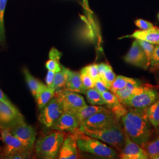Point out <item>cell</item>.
Wrapping results in <instances>:
<instances>
[{
    "label": "cell",
    "instance_id": "277c9868",
    "mask_svg": "<svg viewBox=\"0 0 159 159\" xmlns=\"http://www.w3.org/2000/svg\"><path fill=\"white\" fill-rule=\"evenodd\" d=\"M79 129L86 134L101 140L116 148L119 153L124 147L125 132L119 123L98 129H89L80 125Z\"/></svg>",
    "mask_w": 159,
    "mask_h": 159
},
{
    "label": "cell",
    "instance_id": "f35d334b",
    "mask_svg": "<svg viewBox=\"0 0 159 159\" xmlns=\"http://www.w3.org/2000/svg\"><path fill=\"white\" fill-rule=\"evenodd\" d=\"M56 74V72L51 71V70H48V73L47 74L46 78V85L48 87H50L51 85V84L53 82V80L54 79V76Z\"/></svg>",
    "mask_w": 159,
    "mask_h": 159
},
{
    "label": "cell",
    "instance_id": "74e56055",
    "mask_svg": "<svg viewBox=\"0 0 159 159\" xmlns=\"http://www.w3.org/2000/svg\"><path fill=\"white\" fill-rule=\"evenodd\" d=\"M62 56V54L61 52L58 51L56 48H52L49 52V58L51 60H54L56 61L60 62V58Z\"/></svg>",
    "mask_w": 159,
    "mask_h": 159
},
{
    "label": "cell",
    "instance_id": "e575fe53",
    "mask_svg": "<svg viewBox=\"0 0 159 159\" xmlns=\"http://www.w3.org/2000/svg\"><path fill=\"white\" fill-rule=\"evenodd\" d=\"M46 67L48 70H51L57 73L62 69L63 66L60 64V62L50 59L46 62Z\"/></svg>",
    "mask_w": 159,
    "mask_h": 159
},
{
    "label": "cell",
    "instance_id": "7bdbcfd3",
    "mask_svg": "<svg viewBox=\"0 0 159 159\" xmlns=\"http://www.w3.org/2000/svg\"><path fill=\"white\" fill-rule=\"evenodd\" d=\"M153 159H159V154L157 155V156H156L154 157Z\"/></svg>",
    "mask_w": 159,
    "mask_h": 159
},
{
    "label": "cell",
    "instance_id": "6da1fadb",
    "mask_svg": "<svg viewBox=\"0 0 159 159\" xmlns=\"http://www.w3.org/2000/svg\"><path fill=\"white\" fill-rule=\"evenodd\" d=\"M146 110L132 108L121 118L125 132L142 148L150 140L152 134Z\"/></svg>",
    "mask_w": 159,
    "mask_h": 159
},
{
    "label": "cell",
    "instance_id": "ab89813d",
    "mask_svg": "<svg viewBox=\"0 0 159 159\" xmlns=\"http://www.w3.org/2000/svg\"><path fill=\"white\" fill-rule=\"evenodd\" d=\"M108 65L109 64H108L104 63H100L98 64V73L100 78H102L105 71L108 67Z\"/></svg>",
    "mask_w": 159,
    "mask_h": 159
},
{
    "label": "cell",
    "instance_id": "484cf974",
    "mask_svg": "<svg viewBox=\"0 0 159 159\" xmlns=\"http://www.w3.org/2000/svg\"><path fill=\"white\" fill-rule=\"evenodd\" d=\"M143 148H144L148 155L149 159L154 157L159 154V135L153 140L148 142Z\"/></svg>",
    "mask_w": 159,
    "mask_h": 159
},
{
    "label": "cell",
    "instance_id": "7a4b0ae2",
    "mask_svg": "<svg viewBox=\"0 0 159 159\" xmlns=\"http://www.w3.org/2000/svg\"><path fill=\"white\" fill-rule=\"evenodd\" d=\"M50 130L40 137L34 144L35 153L40 159H56L66 137L64 131Z\"/></svg>",
    "mask_w": 159,
    "mask_h": 159
},
{
    "label": "cell",
    "instance_id": "d4e9b609",
    "mask_svg": "<svg viewBox=\"0 0 159 159\" xmlns=\"http://www.w3.org/2000/svg\"><path fill=\"white\" fill-rule=\"evenodd\" d=\"M23 73L24 74V77L27 85L29 86V89L31 91L32 95L35 97L41 84V82L34 77L27 68L23 69Z\"/></svg>",
    "mask_w": 159,
    "mask_h": 159
},
{
    "label": "cell",
    "instance_id": "9c48e42d",
    "mask_svg": "<svg viewBox=\"0 0 159 159\" xmlns=\"http://www.w3.org/2000/svg\"><path fill=\"white\" fill-rule=\"evenodd\" d=\"M54 96H57L62 102L64 111L75 113L87 105L84 97L76 92L62 89L55 91Z\"/></svg>",
    "mask_w": 159,
    "mask_h": 159
},
{
    "label": "cell",
    "instance_id": "b9f144b4",
    "mask_svg": "<svg viewBox=\"0 0 159 159\" xmlns=\"http://www.w3.org/2000/svg\"><path fill=\"white\" fill-rule=\"evenodd\" d=\"M83 3H84V5L87 8H89V5H88V0H83Z\"/></svg>",
    "mask_w": 159,
    "mask_h": 159
},
{
    "label": "cell",
    "instance_id": "4fadbf2b",
    "mask_svg": "<svg viewBox=\"0 0 159 159\" xmlns=\"http://www.w3.org/2000/svg\"><path fill=\"white\" fill-rule=\"evenodd\" d=\"M80 121L74 112L64 111L63 114L51 126L50 130L73 132L79 128Z\"/></svg>",
    "mask_w": 159,
    "mask_h": 159
},
{
    "label": "cell",
    "instance_id": "ba28073f",
    "mask_svg": "<svg viewBox=\"0 0 159 159\" xmlns=\"http://www.w3.org/2000/svg\"><path fill=\"white\" fill-rule=\"evenodd\" d=\"M119 123V119L108 108L93 115L80 125L89 129H102Z\"/></svg>",
    "mask_w": 159,
    "mask_h": 159
},
{
    "label": "cell",
    "instance_id": "7c38bea8",
    "mask_svg": "<svg viewBox=\"0 0 159 159\" xmlns=\"http://www.w3.org/2000/svg\"><path fill=\"white\" fill-rule=\"evenodd\" d=\"M122 159H148V155L146 150L134 142L125 133L124 147L119 154Z\"/></svg>",
    "mask_w": 159,
    "mask_h": 159
},
{
    "label": "cell",
    "instance_id": "603a6c76",
    "mask_svg": "<svg viewBox=\"0 0 159 159\" xmlns=\"http://www.w3.org/2000/svg\"><path fill=\"white\" fill-rule=\"evenodd\" d=\"M146 113L151 125L156 128L159 127V99L148 107Z\"/></svg>",
    "mask_w": 159,
    "mask_h": 159
},
{
    "label": "cell",
    "instance_id": "83f0119b",
    "mask_svg": "<svg viewBox=\"0 0 159 159\" xmlns=\"http://www.w3.org/2000/svg\"><path fill=\"white\" fill-rule=\"evenodd\" d=\"M137 40V42L139 43V44H140V46H141V47L142 48L144 52V53L147 57V58H148L149 66H150V60H151V58L153 56L156 45L153 44H152L150 43L147 42V41H142V40Z\"/></svg>",
    "mask_w": 159,
    "mask_h": 159
},
{
    "label": "cell",
    "instance_id": "5b68a950",
    "mask_svg": "<svg viewBox=\"0 0 159 159\" xmlns=\"http://www.w3.org/2000/svg\"><path fill=\"white\" fill-rule=\"evenodd\" d=\"M159 93L156 90L140 85L130 96L122 102L125 106L133 108L144 109L159 99Z\"/></svg>",
    "mask_w": 159,
    "mask_h": 159
},
{
    "label": "cell",
    "instance_id": "f546056e",
    "mask_svg": "<svg viewBox=\"0 0 159 159\" xmlns=\"http://www.w3.org/2000/svg\"><path fill=\"white\" fill-rule=\"evenodd\" d=\"M7 0H0V43L5 39V31L4 25V14Z\"/></svg>",
    "mask_w": 159,
    "mask_h": 159
},
{
    "label": "cell",
    "instance_id": "836d02e7",
    "mask_svg": "<svg viewBox=\"0 0 159 159\" xmlns=\"http://www.w3.org/2000/svg\"><path fill=\"white\" fill-rule=\"evenodd\" d=\"M33 151L25 150L23 152H18L16 153L11 154L7 156L4 159H33Z\"/></svg>",
    "mask_w": 159,
    "mask_h": 159
},
{
    "label": "cell",
    "instance_id": "2e32d148",
    "mask_svg": "<svg viewBox=\"0 0 159 159\" xmlns=\"http://www.w3.org/2000/svg\"><path fill=\"white\" fill-rule=\"evenodd\" d=\"M123 38H133L136 40H142L153 44H159V29L153 27L145 30H136L133 34L125 35Z\"/></svg>",
    "mask_w": 159,
    "mask_h": 159
},
{
    "label": "cell",
    "instance_id": "8d00e7d4",
    "mask_svg": "<svg viewBox=\"0 0 159 159\" xmlns=\"http://www.w3.org/2000/svg\"><path fill=\"white\" fill-rule=\"evenodd\" d=\"M97 90L99 91L101 94L105 92V91H108L109 90L108 88L107 87V86L104 84V83L102 81V80L100 79V78L98 80H97L94 83V87Z\"/></svg>",
    "mask_w": 159,
    "mask_h": 159
},
{
    "label": "cell",
    "instance_id": "ee69618b",
    "mask_svg": "<svg viewBox=\"0 0 159 159\" xmlns=\"http://www.w3.org/2000/svg\"><path fill=\"white\" fill-rule=\"evenodd\" d=\"M158 18H159V14H158Z\"/></svg>",
    "mask_w": 159,
    "mask_h": 159
},
{
    "label": "cell",
    "instance_id": "4316f807",
    "mask_svg": "<svg viewBox=\"0 0 159 159\" xmlns=\"http://www.w3.org/2000/svg\"><path fill=\"white\" fill-rule=\"evenodd\" d=\"M130 77H125L123 75H117L116 76L113 83L111 85V88L110 91L115 93L119 90L125 88L130 80Z\"/></svg>",
    "mask_w": 159,
    "mask_h": 159
},
{
    "label": "cell",
    "instance_id": "4dcf8cb0",
    "mask_svg": "<svg viewBox=\"0 0 159 159\" xmlns=\"http://www.w3.org/2000/svg\"><path fill=\"white\" fill-rule=\"evenodd\" d=\"M149 68L151 72H156L159 70V44L155 46Z\"/></svg>",
    "mask_w": 159,
    "mask_h": 159
},
{
    "label": "cell",
    "instance_id": "e0dca14e",
    "mask_svg": "<svg viewBox=\"0 0 159 159\" xmlns=\"http://www.w3.org/2000/svg\"><path fill=\"white\" fill-rule=\"evenodd\" d=\"M23 117L14 105L10 106L0 102V123L8 125L17 119Z\"/></svg>",
    "mask_w": 159,
    "mask_h": 159
},
{
    "label": "cell",
    "instance_id": "ac0fdd59",
    "mask_svg": "<svg viewBox=\"0 0 159 159\" xmlns=\"http://www.w3.org/2000/svg\"><path fill=\"white\" fill-rule=\"evenodd\" d=\"M63 89L84 94L86 90L83 85L80 73L69 70L67 79Z\"/></svg>",
    "mask_w": 159,
    "mask_h": 159
},
{
    "label": "cell",
    "instance_id": "d6a6232c",
    "mask_svg": "<svg viewBox=\"0 0 159 159\" xmlns=\"http://www.w3.org/2000/svg\"><path fill=\"white\" fill-rule=\"evenodd\" d=\"M81 79L82 81V83L85 90L92 89L94 87L95 81L91 78L90 75H89L85 72L81 70L80 71Z\"/></svg>",
    "mask_w": 159,
    "mask_h": 159
},
{
    "label": "cell",
    "instance_id": "8992f818",
    "mask_svg": "<svg viewBox=\"0 0 159 159\" xmlns=\"http://www.w3.org/2000/svg\"><path fill=\"white\" fill-rule=\"evenodd\" d=\"M24 146L30 150L33 151L36 139V132L34 128L27 124L24 117H21L6 127Z\"/></svg>",
    "mask_w": 159,
    "mask_h": 159
},
{
    "label": "cell",
    "instance_id": "7402d4cb",
    "mask_svg": "<svg viewBox=\"0 0 159 159\" xmlns=\"http://www.w3.org/2000/svg\"><path fill=\"white\" fill-rule=\"evenodd\" d=\"M69 70L63 66L62 69L60 71L56 73L53 82L50 87L55 91L63 89L67 79Z\"/></svg>",
    "mask_w": 159,
    "mask_h": 159
},
{
    "label": "cell",
    "instance_id": "9a60e30c",
    "mask_svg": "<svg viewBox=\"0 0 159 159\" xmlns=\"http://www.w3.org/2000/svg\"><path fill=\"white\" fill-rule=\"evenodd\" d=\"M106 107L110 109L114 114L120 119L127 112L125 105L120 102L119 98L111 91H105L102 93Z\"/></svg>",
    "mask_w": 159,
    "mask_h": 159
},
{
    "label": "cell",
    "instance_id": "cb8c5ba5",
    "mask_svg": "<svg viewBox=\"0 0 159 159\" xmlns=\"http://www.w3.org/2000/svg\"><path fill=\"white\" fill-rule=\"evenodd\" d=\"M84 94L86 96L87 102L91 105H105V102L102 96V94L99 91H97L94 87L87 90Z\"/></svg>",
    "mask_w": 159,
    "mask_h": 159
},
{
    "label": "cell",
    "instance_id": "44dd1931",
    "mask_svg": "<svg viewBox=\"0 0 159 159\" xmlns=\"http://www.w3.org/2000/svg\"><path fill=\"white\" fill-rule=\"evenodd\" d=\"M107 107H105L103 106H96V105L87 106V105H86L84 107L77 110L75 113L79 120L80 123H81L82 122L85 121V120L90 118L94 114L102 111V110H104Z\"/></svg>",
    "mask_w": 159,
    "mask_h": 159
},
{
    "label": "cell",
    "instance_id": "52a82bcc",
    "mask_svg": "<svg viewBox=\"0 0 159 159\" xmlns=\"http://www.w3.org/2000/svg\"><path fill=\"white\" fill-rule=\"evenodd\" d=\"M64 112L63 104L54 96L43 108L40 109L38 119L46 129H50Z\"/></svg>",
    "mask_w": 159,
    "mask_h": 159
},
{
    "label": "cell",
    "instance_id": "f1b7e54d",
    "mask_svg": "<svg viewBox=\"0 0 159 159\" xmlns=\"http://www.w3.org/2000/svg\"><path fill=\"white\" fill-rule=\"evenodd\" d=\"M116 77V75L114 73L112 67L110 65H108V67L107 68L106 71H105L102 78H100V79L102 80V81L104 83V84L110 90L111 88V85L114 81Z\"/></svg>",
    "mask_w": 159,
    "mask_h": 159
},
{
    "label": "cell",
    "instance_id": "5bb4252c",
    "mask_svg": "<svg viewBox=\"0 0 159 159\" xmlns=\"http://www.w3.org/2000/svg\"><path fill=\"white\" fill-rule=\"evenodd\" d=\"M79 148L74 134L65 137L62 145L59 150L57 158L60 159H76L79 158Z\"/></svg>",
    "mask_w": 159,
    "mask_h": 159
},
{
    "label": "cell",
    "instance_id": "d6986e66",
    "mask_svg": "<svg viewBox=\"0 0 159 159\" xmlns=\"http://www.w3.org/2000/svg\"><path fill=\"white\" fill-rule=\"evenodd\" d=\"M55 91L50 87L41 83L35 97L39 109L43 108L51 98L54 96Z\"/></svg>",
    "mask_w": 159,
    "mask_h": 159
},
{
    "label": "cell",
    "instance_id": "f6af8a7d",
    "mask_svg": "<svg viewBox=\"0 0 159 159\" xmlns=\"http://www.w3.org/2000/svg\"><path fill=\"white\" fill-rule=\"evenodd\" d=\"M158 71H159V70H158Z\"/></svg>",
    "mask_w": 159,
    "mask_h": 159
},
{
    "label": "cell",
    "instance_id": "d590c367",
    "mask_svg": "<svg viewBox=\"0 0 159 159\" xmlns=\"http://www.w3.org/2000/svg\"><path fill=\"white\" fill-rule=\"evenodd\" d=\"M134 23L137 27L142 30H148L154 27L152 23L148 21L144 20L143 19H137L134 21Z\"/></svg>",
    "mask_w": 159,
    "mask_h": 159
},
{
    "label": "cell",
    "instance_id": "30bf717a",
    "mask_svg": "<svg viewBox=\"0 0 159 159\" xmlns=\"http://www.w3.org/2000/svg\"><path fill=\"white\" fill-rule=\"evenodd\" d=\"M1 135L2 140L4 143V148L1 158L4 159L8 155L25 150H30L24 146L19 139L12 135L7 128H2L1 130Z\"/></svg>",
    "mask_w": 159,
    "mask_h": 159
},
{
    "label": "cell",
    "instance_id": "1f68e13d",
    "mask_svg": "<svg viewBox=\"0 0 159 159\" xmlns=\"http://www.w3.org/2000/svg\"><path fill=\"white\" fill-rule=\"evenodd\" d=\"M81 70L90 75L94 81L100 78L98 73V64H92L85 66L84 68H82Z\"/></svg>",
    "mask_w": 159,
    "mask_h": 159
},
{
    "label": "cell",
    "instance_id": "ffe728a7",
    "mask_svg": "<svg viewBox=\"0 0 159 159\" xmlns=\"http://www.w3.org/2000/svg\"><path fill=\"white\" fill-rule=\"evenodd\" d=\"M140 85H142V84L139 80L131 78L125 88L116 91L114 94L119 98L120 102L122 103L125 99L130 96Z\"/></svg>",
    "mask_w": 159,
    "mask_h": 159
},
{
    "label": "cell",
    "instance_id": "8fae6325",
    "mask_svg": "<svg viewBox=\"0 0 159 159\" xmlns=\"http://www.w3.org/2000/svg\"><path fill=\"white\" fill-rule=\"evenodd\" d=\"M124 60L128 64L144 70H147L150 66L147 57L137 40L133 41Z\"/></svg>",
    "mask_w": 159,
    "mask_h": 159
},
{
    "label": "cell",
    "instance_id": "60d3db41",
    "mask_svg": "<svg viewBox=\"0 0 159 159\" xmlns=\"http://www.w3.org/2000/svg\"><path fill=\"white\" fill-rule=\"evenodd\" d=\"M0 102H4L7 104L12 106L13 104H12V102L9 100V99L6 97V95L3 93L2 91L0 89Z\"/></svg>",
    "mask_w": 159,
    "mask_h": 159
},
{
    "label": "cell",
    "instance_id": "bcb514c9",
    "mask_svg": "<svg viewBox=\"0 0 159 159\" xmlns=\"http://www.w3.org/2000/svg\"><path fill=\"white\" fill-rule=\"evenodd\" d=\"M0 128H1V127H0Z\"/></svg>",
    "mask_w": 159,
    "mask_h": 159
},
{
    "label": "cell",
    "instance_id": "3957f363",
    "mask_svg": "<svg viewBox=\"0 0 159 159\" xmlns=\"http://www.w3.org/2000/svg\"><path fill=\"white\" fill-rule=\"evenodd\" d=\"M73 133L76 139L79 150L106 159H115L119 156L117 152L96 138L90 136L79 129Z\"/></svg>",
    "mask_w": 159,
    "mask_h": 159
}]
</instances>
